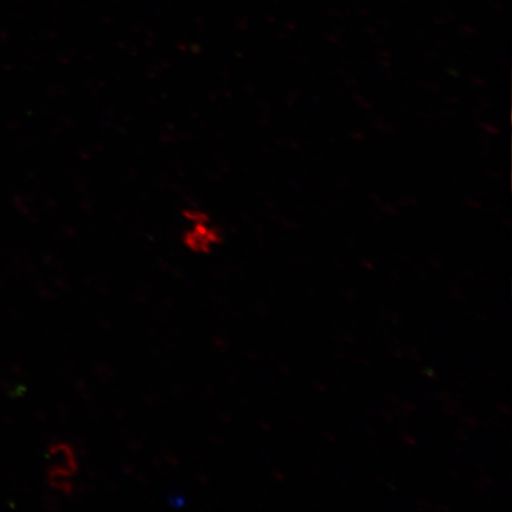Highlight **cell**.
<instances>
[{
	"label": "cell",
	"mask_w": 512,
	"mask_h": 512,
	"mask_svg": "<svg viewBox=\"0 0 512 512\" xmlns=\"http://www.w3.org/2000/svg\"><path fill=\"white\" fill-rule=\"evenodd\" d=\"M181 240L189 252L208 255L223 241L222 228L208 210L189 206L182 211Z\"/></svg>",
	"instance_id": "6da1fadb"
},
{
	"label": "cell",
	"mask_w": 512,
	"mask_h": 512,
	"mask_svg": "<svg viewBox=\"0 0 512 512\" xmlns=\"http://www.w3.org/2000/svg\"><path fill=\"white\" fill-rule=\"evenodd\" d=\"M50 467L74 476L78 471V459L72 447L67 444H55L49 448Z\"/></svg>",
	"instance_id": "7a4b0ae2"
},
{
	"label": "cell",
	"mask_w": 512,
	"mask_h": 512,
	"mask_svg": "<svg viewBox=\"0 0 512 512\" xmlns=\"http://www.w3.org/2000/svg\"><path fill=\"white\" fill-rule=\"evenodd\" d=\"M72 477L67 472L53 469V467H50L48 471V483L51 488L63 492V494H70L73 491Z\"/></svg>",
	"instance_id": "3957f363"
}]
</instances>
